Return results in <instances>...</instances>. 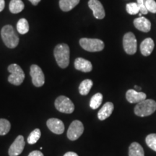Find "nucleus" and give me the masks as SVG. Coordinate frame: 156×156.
Returning <instances> with one entry per match:
<instances>
[{
    "instance_id": "11",
    "label": "nucleus",
    "mask_w": 156,
    "mask_h": 156,
    "mask_svg": "<svg viewBox=\"0 0 156 156\" xmlns=\"http://www.w3.org/2000/svg\"><path fill=\"white\" fill-rule=\"evenodd\" d=\"M88 7L92 9L93 15L96 19H103L106 15L102 4L98 0H89Z\"/></svg>"
},
{
    "instance_id": "1",
    "label": "nucleus",
    "mask_w": 156,
    "mask_h": 156,
    "mask_svg": "<svg viewBox=\"0 0 156 156\" xmlns=\"http://www.w3.org/2000/svg\"><path fill=\"white\" fill-rule=\"evenodd\" d=\"M69 47L67 44H58L54 48V57L58 65L62 69L67 67L69 65Z\"/></svg>"
},
{
    "instance_id": "6",
    "label": "nucleus",
    "mask_w": 156,
    "mask_h": 156,
    "mask_svg": "<svg viewBox=\"0 0 156 156\" xmlns=\"http://www.w3.org/2000/svg\"><path fill=\"white\" fill-rule=\"evenodd\" d=\"M55 107L58 112L64 114H72L75 110L73 101L69 98L61 95L58 96L55 101Z\"/></svg>"
},
{
    "instance_id": "29",
    "label": "nucleus",
    "mask_w": 156,
    "mask_h": 156,
    "mask_svg": "<svg viewBox=\"0 0 156 156\" xmlns=\"http://www.w3.org/2000/svg\"><path fill=\"white\" fill-rule=\"evenodd\" d=\"M137 1V5H139L140 7V12L143 15H147L148 13V11L147 10L145 7V2L146 0H136Z\"/></svg>"
},
{
    "instance_id": "32",
    "label": "nucleus",
    "mask_w": 156,
    "mask_h": 156,
    "mask_svg": "<svg viewBox=\"0 0 156 156\" xmlns=\"http://www.w3.org/2000/svg\"><path fill=\"white\" fill-rule=\"evenodd\" d=\"M64 156H78V155L74 152H67V153L64 154Z\"/></svg>"
},
{
    "instance_id": "8",
    "label": "nucleus",
    "mask_w": 156,
    "mask_h": 156,
    "mask_svg": "<svg viewBox=\"0 0 156 156\" xmlns=\"http://www.w3.org/2000/svg\"><path fill=\"white\" fill-rule=\"evenodd\" d=\"M84 132V126L80 121L75 120L70 124L67 130V136L68 139L75 141L79 139V137L83 134Z\"/></svg>"
},
{
    "instance_id": "22",
    "label": "nucleus",
    "mask_w": 156,
    "mask_h": 156,
    "mask_svg": "<svg viewBox=\"0 0 156 156\" xmlns=\"http://www.w3.org/2000/svg\"><path fill=\"white\" fill-rule=\"evenodd\" d=\"M17 30L20 34H26L29 31V24L28 20L25 18L19 20L17 24Z\"/></svg>"
},
{
    "instance_id": "12",
    "label": "nucleus",
    "mask_w": 156,
    "mask_h": 156,
    "mask_svg": "<svg viewBox=\"0 0 156 156\" xmlns=\"http://www.w3.org/2000/svg\"><path fill=\"white\" fill-rule=\"evenodd\" d=\"M147 95L145 93L136 91V90H128L126 93V98L130 103H138L145 100Z\"/></svg>"
},
{
    "instance_id": "2",
    "label": "nucleus",
    "mask_w": 156,
    "mask_h": 156,
    "mask_svg": "<svg viewBox=\"0 0 156 156\" xmlns=\"http://www.w3.org/2000/svg\"><path fill=\"white\" fill-rule=\"evenodd\" d=\"M1 36L5 46L9 48L17 47L19 44V37L10 25H7L2 28Z\"/></svg>"
},
{
    "instance_id": "31",
    "label": "nucleus",
    "mask_w": 156,
    "mask_h": 156,
    "mask_svg": "<svg viewBox=\"0 0 156 156\" xmlns=\"http://www.w3.org/2000/svg\"><path fill=\"white\" fill-rule=\"evenodd\" d=\"M5 0H0V12H2L5 8Z\"/></svg>"
},
{
    "instance_id": "9",
    "label": "nucleus",
    "mask_w": 156,
    "mask_h": 156,
    "mask_svg": "<svg viewBox=\"0 0 156 156\" xmlns=\"http://www.w3.org/2000/svg\"><path fill=\"white\" fill-rule=\"evenodd\" d=\"M30 75L32 78V83L36 87H40L45 83V76L42 69L36 64H33L30 67Z\"/></svg>"
},
{
    "instance_id": "7",
    "label": "nucleus",
    "mask_w": 156,
    "mask_h": 156,
    "mask_svg": "<svg viewBox=\"0 0 156 156\" xmlns=\"http://www.w3.org/2000/svg\"><path fill=\"white\" fill-rule=\"evenodd\" d=\"M123 47L126 54L132 55L136 51L137 44L136 39L134 34L131 32L126 33L123 38Z\"/></svg>"
},
{
    "instance_id": "24",
    "label": "nucleus",
    "mask_w": 156,
    "mask_h": 156,
    "mask_svg": "<svg viewBox=\"0 0 156 156\" xmlns=\"http://www.w3.org/2000/svg\"><path fill=\"white\" fill-rule=\"evenodd\" d=\"M11 129L10 122L5 119H0V136L6 135Z\"/></svg>"
},
{
    "instance_id": "18",
    "label": "nucleus",
    "mask_w": 156,
    "mask_h": 156,
    "mask_svg": "<svg viewBox=\"0 0 156 156\" xmlns=\"http://www.w3.org/2000/svg\"><path fill=\"white\" fill-rule=\"evenodd\" d=\"M80 0H59L60 9L64 12H69L77 6Z\"/></svg>"
},
{
    "instance_id": "34",
    "label": "nucleus",
    "mask_w": 156,
    "mask_h": 156,
    "mask_svg": "<svg viewBox=\"0 0 156 156\" xmlns=\"http://www.w3.org/2000/svg\"><path fill=\"white\" fill-rule=\"evenodd\" d=\"M134 88H135L136 90H141V87L136 86V85H135V86H134Z\"/></svg>"
},
{
    "instance_id": "28",
    "label": "nucleus",
    "mask_w": 156,
    "mask_h": 156,
    "mask_svg": "<svg viewBox=\"0 0 156 156\" xmlns=\"http://www.w3.org/2000/svg\"><path fill=\"white\" fill-rule=\"evenodd\" d=\"M145 7L148 12L156 13V2L155 0H146Z\"/></svg>"
},
{
    "instance_id": "20",
    "label": "nucleus",
    "mask_w": 156,
    "mask_h": 156,
    "mask_svg": "<svg viewBox=\"0 0 156 156\" xmlns=\"http://www.w3.org/2000/svg\"><path fill=\"white\" fill-rule=\"evenodd\" d=\"M24 7L25 5L22 0H11L9 5V11L13 14L20 12L21 11L23 10Z\"/></svg>"
},
{
    "instance_id": "27",
    "label": "nucleus",
    "mask_w": 156,
    "mask_h": 156,
    "mask_svg": "<svg viewBox=\"0 0 156 156\" xmlns=\"http://www.w3.org/2000/svg\"><path fill=\"white\" fill-rule=\"evenodd\" d=\"M126 9L129 15H136L140 12L139 5L135 2L128 3L126 5Z\"/></svg>"
},
{
    "instance_id": "5",
    "label": "nucleus",
    "mask_w": 156,
    "mask_h": 156,
    "mask_svg": "<svg viewBox=\"0 0 156 156\" xmlns=\"http://www.w3.org/2000/svg\"><path fill=\"white\" fill-rule=\"evenodd\" d=\"M80 44L83 49L90 52L101 51L105 46L103 41L98 38H83L80 40Z\"/></svg>"
},
{
    "instance_id": "15",
    "label": "nucleus",
    "mask_w": 156,
    "mask_h": 156,
    "mask_svg": "<svg viewBox=\"0 0 156 156\" xmlns=\"http://www.w3.org/2000/svg\"><path fill=\"white\" fill-rule=\"evenodd\" d=\"M75 67L77 70L83 73H90L92 71L93 65L88 60L83 58H77L75 61Z\"/></svg>"
},
{
    "instance_id": "30",
    "label": "nucleus",
    "mask_w": 156,
    "mask_h": 156,
    "mask_svg": "<svg viewBox=\"0 0 156 156\" xmlns=\"http://www.w3.org/2000/svg\"><path fill=\"white\" fill-rule=\"evenodd\" d=\"M28 156H44V154L39 151H34L30 153Z\"/></svg>"
},
{
    "instance_id": "16",
    "label": "nucleus",
    "mask_w": 156,
    "mask_h": 156,
    "mask_svg": "<svg viewBox=\"0 0 156 156\" xmlns=\"http://www.w3.org/2000/svg\"><path fill=\"white\" fill-rule=\"evenodd\" d=\"M154 46H155V44H154L153 39L151 38H147L140 44V51L143 56H148L153 52Z\"/></svg>"
},
{
    "instance_id": "14",
    "label": "nucleus",
    "mask_w": 156,
    "mask_h": 156,
    "mask_svg": "<svg viewBox=\"0 0 156 156\" xmlns=\"http://www.w3.org/2000/svg\"><path fill=\"white\" fill-rule=\"evenodd\" d=\"M134 25L137 30L144 33L149 32L151 29V23L145 17H140L134 19Z\"/></svg>"
},
{
    "instance_id": "33",
    "label": "nucleus",
    "mask_w": 156,
    "mask_h": 156,
    "mask_svg": "<svg viewBox=\"0 0 156 156\" xmlns=\"http://www.w3.org/2000/svg\"><path fill=\"white\" fill-rule=\"evenodd\" d=\"M29 1L33 5H37L39 2H40L41 0H29Z\"/></svg>"
},
{
    "instance_id": "3",
    "label": "nucleus",
    "mask_w": 156,
    "mask_h": 156,
    "mask_svg": "<svg viewBox=\"0 0 156 156\" xmlns=\"http://www.w3.org/2000/svg\"><path fill=\"white\" fill-rule=\"evenodd\" d=\"M155 110V101L152 99H145L136 105V106L134 107V114L138 116H147L153 114Z\"/></svg>"
},
{
    "instance_id": "26",
    "label": "nucleus",
    "mask_w": 156,
    "mask_h": 156,
    "mask_svg": "<svg viewBox=\"0 0 156 156\" xmlns=\"http://www.w3.org/2000/svg\"><path fill=\"white\" fill-rule=\"evenodd\" d=\"M145 142L148 147L156 152V134H151L147 135Z\"/></svg>"
},
{
    "instance_id": "13",
    "label": "nucleus",
    "mask_w": 156,
    "mask_h": 156,
    "mask_svg": "<svg viewBox=\"0 0 156 156\" xmlns=\"http://www.w3.org/2000/svg\"><path fill=\"white\" fill-rule=\"evenodd\" d=\"M46 125L51 131L56 134H62L64 131V123L58 119H49L46 122Z\"/></svg>"
},
{
    "instance_id": "21",
    "label": "nucleus",
    "mask_w": 156,
    "mask_h": 156,
    "mask_svg": "<svg viewBox=\"0 0 156 156\" xmlns=\"http://www.w3.org/2000/svg\"><path fill=\"white\" fill-rule=\"evenodd\" d=\"M93 85V81L91 80L87 79L83 80L79 86V92L82 95H86L89 93L90 89L92 88Z\"/></svg>"
},
{
    "instance_id": "23",
    "label": "nucleus",
    "mask_w": 156,
    "mask_h": 156,
    "mask_svg": "<svg viewBox=\"0 0 156 156\" xmlns=\"http://www.w3.org/2000/svg\"><path fill=\"white\" fill-rule=\"evenodd\" d=\"M103 101V95L100 93H98L91 98L90 101V106L92 109H97L101 106Z\"/></svg>"
},
{
    "instance_id": "10",
    "label": "nucleus",
    "mask_w": 156,
    "mask_h": 156,
    "mask_svg": "<svg viewBox=\"0 0 156 156\" xmlns=\"http://www.w3.org/2000/svg\"><path fill=\"white\" fill-rule=\"evenodd\" d=\"M25 140L23 136L18 135L9 148L8 154L9 156H18L23 153L25 147Z\"/></svg>"
},
{
    "instance_id": "19",
    "label": "nucleus",
    "mask_w": 156,
    "mask_h": 156,
    "mask_svg": "<svg viewBox=\"0 0 156 156\" xmlns=\"http://www.w3.org/2000/svg\"><path fill=\"white\" fill-rule=\"evenodd\" d=\"M129 156H145V152L139 143L133 142L129 147Z\"/></svg>"
},
{
    "instance_id": "4",
    "label": "nucleus",
    "mask_w": 156,
    "mask_h": 156,
    "mask_svg": "<svg viewBox=\"0 0 156 156\" xmlns=\"http://www.w3.org/2000/svg\"><path fill=\"white\" fill-rule=\"evenodd\" d=\"M8 71L10 73V75L8 77L9 83L18 86L23 83L25 79V73L18 64H10L8 67Z\"/></svg>"
},
{
    "instance_id": "25",
    "label": "nucleus",
    "mask_w": 156,
    "mask_h": 156,
    "mask_svg": "<svg viewBox=\"0 0 156 156\" xmlns=\"http://www.w3.org/2000/svg\"><path fill=\"white\" fill-rule=\"evenodd\" d=\"M41 135V130L39 129H35L30 134V135L28 137V142L30 145H34V144L36 143L40 139Z\"/></svg>"
},
{
    "instance_id": "17",
    "label": "nucleus",
    "mask_w": 156,
    "mask_h": 156,
    "mask_svg": "<svg viewBox=\"0 0 156 156\" xmlns=\"http://www.w3.org/2000/svg\"><path fill=\"white\" fill-rule=\"evenodd\" d=\"M114 106L112 102H107L105 103L98 113V118L99 120L103 121L108 118L114 111Z\"/></svg>"
}]
</instances>
